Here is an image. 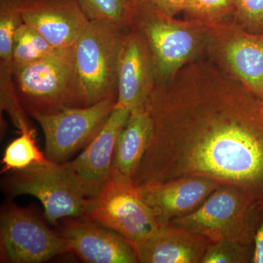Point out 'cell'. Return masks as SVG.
Segmentation results:
<instances>
[{
  "label": "cell",
  "instance_id": "1",
  "mask_svg": "<svg viewBox=\"0 0 263 263\" xmlns=\"http://www.w3.org/2000/svg\"><path fill=\"white\" fill-rule=\"evenodd\" d=\"M137 186L185 176L233 184L263 200V100L207 59L156 85Z\"/></svg>",
  "mask_w": 263,
  "mask_h": 263
},
{
  "label": "cell",
  "instance_id": "2",
  "mask_svg": "<svg viewBox=\"0 0 263 263\" xmlns=\"http://www.w3.org/2000/svg\"><path fill=\"white\" fill-rule=\"evenodd\" d=\"M209 28L169 16L138 0L129 24L146 43L157 85L167 82L185 66L205 57Z\"/></svg>",
  "mask_w": 263,
  "mask_h": 263
},
{
  "label": "cell",
  "instance_id": "3",
  "mask_svg": "<svg viewBox=\"0 0 263 263\" xmlns=\"http://www.w3.org/2000/svg\"><path fill=\"white\" fill-rule=\"evenodd\" d=\"M260 220V200L240 186L221 184L194 212L171 223L212 242L254 245Z\"/></svg>",
  "mask_w": 263,
  "mask_h": 263
},
{
  "label": "cell",
  "instance_id": "4",
  "mask_svg": "<svg viewBox=\"0 0 263 263\" xmlns=\"http://www.w3.org/2000/svg\"><path fill=\"white\" fill-rule=\"evenodd\" d=\"M128 28L104 21H89L74 47V64L81 107L117 98L118 63Z\"/></svg>",
  "mask_w": 263,
  "mask_h": 263
},
{
  "label": "cell",
  "instance_id": "5",
  "mask_svg": "<svg viewBox=\"0 0 263 263\" xmlns=\"http://www.w3.org/2000/svg\"><path fill=\"white\" fill-rule=\"evenodd\" d=\"M15 91L31 117L81 107L74 64V48L13 69Z\"/></svg>",
  "mask_w": 263,
  "mask_h": 263
},
{
  "label": "cell",
  "instance_id": "6",
  "mask_svg": "<svg viewBox=\"0 0 263 263\" xmlns=\"http://www.w3.org/2000/svg\"><path fill=\"white\" fill-rule=\"evenodd\" d=\"M5 188L12 196L29 195L37 198L52 224L62 219L83 217L91 202L66 162L50 161L13 171L5 180Z\"/></svg>",
  "mask_w": 263,
  "mask_h": 263
},
{
  "label": "cell",
  "instance_id": "7",
  "mask_svg": "<svg viewBox=\"0 0 263 263\" xmlns=\"http://www.w3.org/2000/svg\"><path fill=\"white\" fill-rule=\"evenodd\" d=\"M204 58L263 100V34L249 32L232 19L209 27Z\"/></svg>",
  "mask_w": 263,
  "mask_h": 263
},
{
  "label": "cell",
  "instance_id": "8",
  "mask_svg": "<svg viewBox=\"0 0 263 263\" xmlns=\"http://www.w3.org/2000/svg\"><path fill=\"white\" fill-rule=\"evenodd\" d=\"M82 218L117 232L136 247L162 224L157 220L131 181L110 177L98 196L91 199Z\"/></svg>",
  "mask_w": 263,
  "mask_h": 263
},
{
  "label": "cell",
  "instance_id": "9",
  "mask_svg": "<svg viewBox=\"0 0 263 263\" xmlns=\"http://www.w3.org/2000/svg\"><path fill=\"white\" fill-rule=\"evenodd\" d=\"M116 103L117 98H108L91 106L33 115L44 135L46 158L54 163H64L86 148L101 130Z\"/></svg>",
  "mask_w": 263,
  "mask_h": 263
},
{
  "label": "cell",
  "instance_id": "10",
  "mask_svg": "<svg viewBox=\"0 0 263 263\" xmlns=\"http://www.w3.org/2000/svg\"><path fill=\"white\" fill-rule=\"evenodd\" d=\"M1 262L40 263L70 254L60 233L50 229L30 210L10 205L0 217Z\"/></svg>",
  "mask_w": 263,
  "mask_h": 263
},
{
  "label": "cell",
  "instance_id": "11",
  "mask_svg": "<svg viewBox=\"0 0 263 263\" xmlns=\"http://www.w3.org/2000/svg\"><path fill=\"white\" fill-rule=\"evenodd\" d=\"M130 112L115 105L98 136L75 160L66 162L88 198L98 196L110 179L118 138Z\"/></svg>",
  "mask_w": 263,
  "mask_h": 263
},
{
  "label": "cell",
  "instance_id": "12",
  "mask_svg": "<svg viewBox=\"0 0 263 263\" xmlns=\"http://www.w3.org/2000/svg\"><path fill=\"white\" fill-rule=\"evenodd\" d=\"M60 235L70 254L89 263L139 262L134 246L117 232L84 218H67Z\"/></svg>",
  "mask_w": 263,
  "mask_h": 263
},
{
  "label": "cell",
  "instance_id": "13",
  "mask_svg": "<svg viewBox=\"0 0 263 263\" xmlns=\"http://www.w3.org/2000/svg\"><path fill=\"white\" fill-rule=\"evenodd\" d=\"M22 15L57 50L75 47L90 21L77 0H23Z\"/></svg>",
  "mask_w": 263,
  "mask_h": 263
},
{
  "label": "cell",
  "instance_id": "14",
  "mask_svg": "<svg viewBox=\"0 0 263 263\" xmlns=\"http://www.w3.org/2000/svg\"><path fill=\"white\" fill-rule=\"evenodd\" d=\"M221 184L202 176H185L138 188L157 220L165 224L194 212Z\"/></svg>",
  "mask_w": 263,
  "mask_h": 263
},
{
  "label": "cell",
  "instance_id": "15",
  "mask_svg": "<svg viewBox=\"0 0 263 263\" xmlns=\"http://www.w3.org/2000/svg\"><path fill=\"white\" fill-rule=\"evenodd\" d=\"M156 85L153 62L146 43L139 33L129 29L119 53L116 105L131 110L145 105Z\"/></svg>",
  "mask_w": 263,
  "mask_h": 263
},
{
  "label": "cell",
  "instance_id": "16",
  "mask_svg": "<svg viewBox=\"0 0 263 263\" xmlns=\"http://www.w3.org/2000/svg\"><path fill=\"white\" fill-rule=\"evenodd\" d=\"M211 240L171 223L135 247L139 262L201 263Z\"/></svg>",
  "mask_w": 263,
  "mask_h": 263
},
{
  "label": "cell",
  "instance_id": "17",
  "mask_svg": "<svg viewBox=\"0 0 263 263\" xmlns=\"http://www.w3.org/2000/svg\"><path fill=\"white\" fill-rule=\"evenodd\" d=\"M151 130L152 122L146 104L131 110L127 124L118 138L110 177L134 183Z\"/></svg>",
  "mask_w": 263,
  "mask_h": 263
},
{
  "label": "cell",
  "instance_id": "18",
  "mask_svg": "<svg viewBox=\"0 0 263 263\" xmlns=\"http://www.w3.org/2000/svg\"><path fill=\"white\" fill-rule=\"evenodd\" d=\"M50 162L39 149L35 141V131L33 128L20 132V136L7 146L2 160V173L13 172L35 163Z\"/></svg>",
  "mask_w": 263,
  "mask_h": 263
},
{
  "label": "cell",
  "instance_id": "19",
  "mask_svg": "<svg viewBox=\"0 0 263 263\" xmlns=\"http://www.w3.org/2000/svg\"><path fill=\"white\" fill-rule=\"evenodd\" d=\"M57 51L39 32L24 22L15 33L13 69L51 56Z\"/></svg>",
  "mask_w": 263,
  "mask_h": 263
},
{
  "label": "cell",
  "instance_id": "20",
  "mask_svg": "<svg viewBox=\"0 0 263 263\" xmlns=\"http://www.w3.org/2000/svg\"><path fill=\"white\" fill-rule=\"evenodd\" d=\"M234 0H187L184 19L212 27L233 18Z\"/></svg>",
  "mask_w": 263,
  "mask_h": 263
},
{
  "label": "cell",
  "instance_id": "21",
  "mask_svg": "<svg viewBox=\"0 0 263 263\" xmlns=\"http://www.w3.org/2000/svg\"><path fill=\"white\" fill-rule=\"evenodd\" d=\"M90 21H104L129 29L136 0H77Z\"/></svg>",
  "mask_w": 263,
  "mask_h": 263
},
{
  "label": "cell",
  "instance_id": "22",
  "mask_svg": "<svg viewBox=\"0 0 263 263\" xmlns=\"http://www.w3.org/2000/svg\"><path fill=\"white\" fill-rule=\"evenodd\" d=\"M254 245H246L233 240L211 242L201 263H252Z\"/></svg>",
  "mask_w": 263,
  "mask_h": 263
},
{
  "label": "cell",
  "instance_id": "23",
  "mask_svg": "<svg viewBox=\"0 0 263 263\" xmlns=\"http://www.w3.org/2000/svg\"><path fill=\"white\" fill-rule=\"evenodd\" d=\"M232 20L245 30L263 34V0H234Z\"/></svg>",
  "mask_w": 263,
  "mask_h": 263
},
{
  "label": "cell",
  "instance_id": "24",
  "mask_svg": "<svg viewBox=\"0 0 263 263\" xmlns=\"http://www.w3.org/2000/svg\"><path fill=\"white\" fill-rule=\"evenodd\" d=\"M152 5L156 9L160 10L169 16L176 17L183 13L187 0H138Z\"/></svg>",
  "mask_w": 263,
  "mask_h": 263
},
{
  "label": "cell",
  "instance_id": "25",
  "mask_svg": "<svg viewBox=\"0 0 263 263\" xmlns=\"http://www.w3.org/2000/svg\"><path fill=\"white\" fill-rule=\"evenodd\" d=\"M261 220L254 241L252 263H263V200H260Z\"/></svg>",
  "mask_w": 263,
  "mask_h": 263
}]
</instances>
